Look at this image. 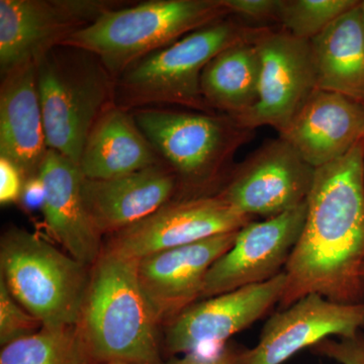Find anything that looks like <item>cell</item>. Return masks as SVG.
I'll return each instance as SVG.
<instances>
[{"instance_id":"4316f807","label":"cell","mask_w":364,"mask_h":364,"mask_svg":"<svg viewBox=\"0 0 364 364\" xmlns=\"http://www.w3.org/2000/svg\"><path fill=\"white\" fill-rule=\"evenodd\" d=\"M230 13L252 20L277 18L280 0H223Z\"/></svg>"},{"instance_id":"7c38bea8","label":"cell","mask_w":364,"mask_h":364,"mask_svg":"<svg viewBox=\"0 0 364 364\" xmlns=\"http://www.w3.org/2000/svg\"><path fill=\"white\" fill-rule=\"evenodd\" d=\"M315 172L279 138L256 151L215 195L241 214L268 219L306 202Z\"/></svg>"},{"instance_id":"5bb4252c","label":"cell","mask_w":364,"mask_h":364,"mask_svg":"<svg viewBox=\"0 0 364 364\" xmlns=\"http://www.w3.org/2000/svg\"><path fill=\"white\" fill-rule=\"evenodd\" d=\"M363 329L364 301L341 304L321 294H308L273 314L255 346H239L235 364H282L323 340L350 337Z\"/></svg>"},{"instance_id":"ffe728a7","label":"cell","mask_w":364,"mask_h":364,"mask_svg":"<svg viewBox=\"0 0 364 364\" xmlns=\"http://www.w3.org/2000/svg\"><path fill=\"white\" fill-rule=\"evenodd\" d=\"M159 155L131 112L107 105L90 132L79 169L87 179H111L154 166Z\"/></svg>"},{"instance_id":"d4e9b609","label":"cell","mask_w":364,"mask_h":364,"mask_svg":"<svg viewBox=\"0 0 364 364\" xmlns=\"http://www.w3.org/2000/svg\"><path fill=\"white\" fill-rule=\"evenodd\" d=\"M42 323L14 298L0 277V345L1 347L39 331Z\"/></svg>"},{"instance_id":"f546056e","label":"cell","mask_w":364,"mask_h":364,"mask_svg":"<svg viewBox=\"0 0 364 364\" xmlns=\"http://www.w3.org/2000/svg\"><path fill=\"white\" fill-rule=\"evenodd\" d=\"M18 205L26 213L42 210L45 203V188L40 176L28 179L23 184Z\"/></svg>"},{"instance_id":"30bf717a","label":"cell","mask_w":364,"mask_h":364,"mask_svg":"<svg viewBox=\"0 0 364 364\" xmlns=\"http://www.w3.org/2000/svg\"><path fill=\"white\" fill-rule=\"evenodd\" d=\"M119 6L104 0H1V75L35 61L107 9Z\"/></svg>"},{"instance_id":"7402d4cb","label":"cell","mask_w":364,"mask_h":364,"mask_svg":"<svg viewBox=\"0 0 364 364\" xmlns=\"http://www.w3.org/2000/svg\"><path fill=\"white\" fill-rule=\"evenodd\" d=\"M258 35L227 48L203 69L200 90L210 109H220L237 119L257 102L260 58L255 40Z\"/></svg>"},{"instance_id":"9a60e30c","label":"cell","mask_w":364,"mask_h":364,"mask_svg":"<svg viewBox=\"0 0 364 364\" xmlns=\"http://www.w3.org/2000/svg\"><path fill=\"white\" fill-rule=\"evenodd\" d=\"M239 231L152 254L138 260V279L160 326L200 301L205 277L231 249Z\"/></svg>"},{"instance_id":"d6a6232c","label":"cell","mask_w":364,"mask_h":364,"mask_svg":"<svg viewBox=\"0 0 364 364\" xmlns=\"http://www.w3.org/2000/svg\"><path fill=\"white\" fill-rule=\"evenodd\" d=\"M360 274L361 277H363V279H364V264L363 265V268H361Z\"/></svg>"},{"instance_id":"3957f363","label":"cell","mask_w":364,"mask_h":364,"mask_svg":"<svg viewBox=\"0 0 364 364\" xmlns=\"http://www.w3.org/2000/svg\"><path fill=\"white\" fill-rule=\"evenodd\" d=\"M230 14L223 0H151L107 9L61 46L95 55L117 79L140 60Z\"/></svg>"},{"instance_id":"603a6c76","label":"cell","mask_w":364,"mask_h":364,"mask_svg":"<svg viewBox=\"0 0 364 364\" xmlns=\"http://www.w3.org/2000/svg\"><path fill=\"white\" fill-rule=\"evenodd\" d=\"M0 364H95L76 326L42 327L1 347Z\"/></svg>"},{"instance_id":"52a82bcc","label":"cell","mask_w":364,"mask_h":364,"mask_svg":"<svg viewBox=\"0 0 364 364\" xmlns=\"http://www.w3.org/2000/svg\"><path fill=\"white\" fill-rule=\"evenodd\" d=\"M136 124L157 154L176 174V198L212 195L232 157L242 128L231 117L202 112L145 109L132 112Z\"/></svg>"},{"instance_id":"277c9868","label":"cell","mask_w":364,"mask_h":364,"mask_svg":"<svg viewBox=\"0 0 364 364\" xmlns=\"http://www.w3.org/2000/svg\"><path fill=\"white\" fill-rule=\"evenodd\" d=\"M35 64L48 148L78 165L93 124L114 102V79L95 55L68 46Z\"/></svg>"},{"instance_id":"4dcf8cb0","label":"cell","mask_w":364,"mask_h":364,"mask_svg":"<svg viewBox=\"0 0 364 364\" xmlns=\"http://www.w3.org/2000/svg\"><path fill=\"white\" fill-rule=\"evenodd\" d=\"M361 16H363V23L364 28V1L360 2Z\"/></svg>"},{"instance_id":"ac0fdd59","label":"cell","mask_w":364,"mask_h":364,"mask_svg":"<svg viewBox=\"0 0 364 364\" xmlns=\"http://www.w3.org/2000/svg\"><path fill=\"white\" fill-rule=\"evenodd\" d=\"M1 76L0 158L13 163L26 181L40 176L49 151L35 61Z\"/></svg>"},{"instance_id":"1f68e13d","label":"cell","mask_w":364,"mask_h":364,"mask_svg":"<svg viewBox=\"0 0 364 364\" xmlns=\"http://www.w3.org/2000/svg\"><path fill=\"white\" fill-rule=\"evenodd\" d=\"M95 364H131V363H121V361H111V363H95Z\"/></svg>"},{"instance_id":"7a4b0ae2","label":"cell","mask_w":364,"mask_h":364,"mask_svg":"<svg viewBox=\"0 0 364 364\" xmlns=\"http://www.w3.org/2000/svg\"><path fill=\"white\" fill-rule=\"evenodd\" d=\"M76 327L93 363H164L160 324L141 289L138 259L102 248Z\"/></svg>"},{"instance_id":"ba28073f","label":"cell","mask_w":364,"mask_h":364,"mask_svg":"<svg viewBox=\"0 0 364 364\" xmlns=\"http://www.w3.org/2000/svg\"><path fill=\"white\" fill-rule=\"evenodd\" d=\"M286 284L282 272L267 282L196 301L165 326L163 348L172 355L220 350L279 304Z\"/></svg>"},{"instance_id":"44dd1931","label":"cell","mask_w":364,"mask_h":364,"mask_svg":"<svg viewBox=\"0 0 364 364\" xmlns=\"http://www.w3.org/2000/svg\"><path fill=\"white\" fill-rule=\"evenodd\" d=\"M318 90L364 104V28L360 1L310 40Z\"/></svg>"},{"instance_id":"2e32d148","label":"cell","mask_w":364,"mask_h":364,"mask_svg":"<svg viewBox=\"0 0 364 364\" xmlns=\"http://www.w3.org/2000/svg\"><path fill=\"white\" fill-rule=\"evenodd\" d=\"M279 133L317 169L344 157L363 140L364 104L317 88Z\"/></svg>"},{"instance_id":"83f0119b","label":"cell","mask_w":364,"mask_h":364,"mask_svg":"<svg viewBox=\"0 0 364 364\" xmlns=\"http://www.w3.org/2000/svg\"><path fill=\"white\" fill-rule=\"evenodd\" d=\"M25 179L16 166L0 158V203L2 205L18 203L23 191Z\"/></svg>"},{"instance_id":"5b68a950","label":"cell","mask_w":364,"mask_h":364,"mask_svg":"<svg viewBox=\"0 0 364 364\" xmlns=\"http://www.w3.org/2000/svg\"><path fill=\"white\" fill-rule=\"evenodd\" d=\"M262 30L222 20L153 53L124 72L116 82L114 104L126 111L176 105L205 112L200 77L218 54Z\"/></svg>"},{"instance_id":"9c48e42d","label":"cell","mask_w":364,"mask_h":364,"mask_svg":"<svg viewBox=\"0 0 364 364\" xmlns=\"http://www.w3.org/2000/svg\"><path fill=\"white\" fill-rule=\"evenodd\" d=\"M251 219L217 195L174 198L145 219L111 235L104 249L142 259L217 235L239 231Z\"/></svg>"},{"instance_id":"8992f818","label":"cell","mask_w":364,"mask_h":364,"mask_svg":"<svg viewBox=\"0 0 364 364\" xmlns=\"http://www.w3.org/2000/svg\"><path fill=\"white\" fill-rule=\"evenodd\" d=\"M90 268L25 229L11 227L2 234L0 277L43 327L78 324Z\"/></svg>"},{"instance_id":"d6986e66","label":"cell","mask_w":364,"mask_h":364,"mask_svg":"<svg viewBox=\"0 0 364 364\" xmlns=\"http://www.w3.org/2000/svg\"><path fill=\"white\" fill-rule=\"evenodd\" d=\"M45 188L46 227L69 255L92 267L102 252V236L93 227L82 196L83 177L76 163L48 151L40 171Z\"/></svg>"},{"instance_id":"f1b7e54d","label":"cell","mask_w":364,"mask_h":364,"mask_svg":"<svg viewBox=\"0 0 364 364\" xmlns=\"http://www.w3.org/2000/svg\"><path fill=\"white\" fill-rule=\"evenodd\" d=\"M239 346L226 344L220 350L212 353L186 354L181 358H172L163 364H235Z\"/></svg>"},{"instance_id":"484cf974","label":"cell","mask_w":364,"mask_h":364,"mask_svg":"<svg viewBox=\"0 0 364 364\" xmlns=\"http://www.w3.org/2000/svg\"><path fill=\"white\" fill-rule=\"evenodd\" d=\"M315 355L340 364H364V332L337 340L328 338L311 348Z\"/></svg>"},{"instance_id":"4fadbf2b","label":"cell","mask_w":364,"mask_h":364,"mask_svg":"<svg viewBox=\"0 0 364 364\" xmlns=\"http://www.w3.org/2000/svg\"><path fill=\"white\" fill-rule=\"evenodd\" d=\"M306 217V202L239 230L231 249L208 270L200 301L267 282L284 272Z\"/></svg>"},{"instance_id":"cb8c5ba5","label":"cell","mask_w":364,"mask_h":364,"mask_svg":"<svg viewBox=\"0 0 364 364\" xmlns=\"http://www.w3.org/2000/svg\"><path fill=\"white\" fill-rule=\"evenodd\" d=\"M358 4L355 0H280L277 20L289 35L310 41Z\"/></svg>"},{"instance_id":"6da1fadb","label":"cell","mask_w":364,"mask_h":364,"mask_svg":"<svg viewBox=\"0 0 364 364\" xmlns=\"http://www.w3.org/2000/svg\"><path fill=\"white\" fill-rule=\"evenodd\" d=\"M364 139L344 157L316 169L305 226L284 272L280 308L318 294L364 301Z\"/></svg>"},{"instance_id":"8fae6325","label":"cell","mask_w":364,"mask_h":364,"mask_svg":"<svg viewBox=\"0 0 364 364\" xmlns=\"http://www.w3.org/2000/svg\"><path fill=\"white\" fill-rule=\"evenodd\" d=\"M260 58L257 102L234 119L242 128L282 132L317 90L310 41L263 30L255 40Z\"/></svg>"},{"instance_id":"e0dca14e","label":"cell","mask_w":364,"mask_h":364,"mask_svg":"<svg viewBox=\"0 0 364 364\" xmlns=\"http://www.w3.org/2000/svg\"><path fill=\"white\" fill-rule=\"evenodd\" d=\"M176 174L161 162L111 179L83 178L86 212L95 230L111 236L176 198Z\"/></svg>"}]
</instances>
